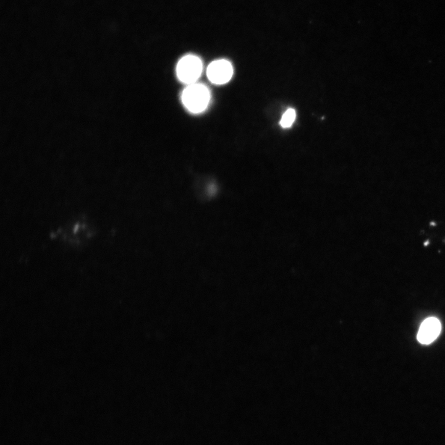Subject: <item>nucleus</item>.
I'll return each mask as SVG.
<instances>
[{"label":"nucleus","mask_w":445,"mask_h":445,"mask_svg":"<svg viewBox=\"0 0 445 445\" xmlns=\"http://www.w3.org/2000/svg\"><path fill=\"white\" fill-rule=\"evenodd\" d=\"M296 113L293 108L287 109L285 113L282 116L280 124L283 128H289L293 125L296 120Z\"/></svg>","instance_id":"39448f33"},{"label":"nucleus","mask_w":445,"mask_h":445,"mask_svg":"<svg viewBox=\"0 0 445 445\" xmlns=\"http://www.w3.org/2000/svg\"><path fill=\"white\" fill-rule=\"evenodd\" d=\"M203 71V63L194 55H186L180 59L176 67L177 78L187 84L196 82Z\"/></svg>","instance_id":"f03ea898"},{"label":"nucleus","mask_w":445,"mask_h":445,"mask_svg":"<svg viewBox=\"0 0 445 445\" xmlns=\"http://www.w3.org/2000/svg\"><path fill=\"white\" fill-rule=\"evenodd\" d=\"M182 99L184 105L190 112L200 114L209 105L210 94L206 86L195 82L188 85L184 90Z\"/></svg>","instance_id":"f257e3e1"},{"label":"nucleus","mask_w":445,"mask_h":445,"mask_svg":"<svg viewBox=\"0 0 445 445\" xmlns=\"http://www.w3.org/2000/svg\"><path fill=\"white\" fill-rule=\"evenodd\" d=\"M208 78L213 84L221 85L229 82L233 74V68L229 61L219 59L212 62L207 68Z\"/></svg>","instance_id":"7ed1b4c3"},{"label":"nucleus","mask_w":445,"mask_h":445,"mask_svg":"<svg viewBox=\"0 0 445 445\" xmlns=\"http://www.w3.org/2000/svg\"><path fill=\"white\" fill-rule=\"evenodd\" d=\"M441 324L435 317L427 318L420 325L417 334V340L422 345H429L434 342L440 335Z\"/></svg>","instance_id":"20e7f679"}]
</instances>
